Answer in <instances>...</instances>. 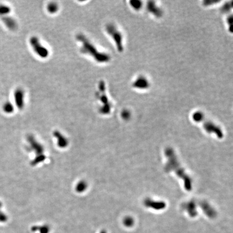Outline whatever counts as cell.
<instances>
[{"label":"cell","instance_id":"7","mask_svg":"<svg viewBox=\"0 0 233 233\" xmlns=\"http://www.w3.org/2000/svg\"><path fill=\"white\" fill-rule=\"evenodd\" d=\"M204 127L207 132L213 133L219 138L223 137V133L221 129L213 123L209 121L205 122L204 124Z\"/></svg>","mask_w":233,"mask_h":233},{"label":"cell","instance_id":"13","mask_svg":"<svg viewBox=\"0 0 233 233\" xmlns=\"http://www.w3.org/2000/svg\"><path fill=\"white\" fill-rule=\"evenodd\" d=\"M147 9L150 13L157 17H160L162 15V10L154 3V2H149L147 5Z\"/></svg>","mask_w":233,"mask_h":233},{"label":"cell","instance_id":"15","mask_svg":"<svg viewBox=\"0 0 233 233\" xmlns=\"http://www.w3.org/2000/svg\"><path fill=\"white\" fill-rule=\"evenodd\" d=\"M11 11V8L10 6L4 4H0V16L1 17L6 16Z\"/></svg>","mask_w":233,"mask_h":233},{"label":"cell","instance_id":"23","mask_svg":"<svg viewBox=\"0 0 233 233\" xmlns=\"http://www.w3.org/2000/svg\"><path fill=\"white\" fill-rule=\"evenodd\" d=\"M122 116L124 119H129L130 117V113H129V111H128L127 110L124 111L122 114Z\"/></svg>","mask_w":233,"mask_h":233},{"label":"cell","instance_id":"5","mask_svg":"<svg viewBox=\"0 0 233 233\" xmlns=\"http://www.w3.org/2000/svg\"><path fill=\"white\" fill-rule=\"evenodd\" d=\"M29 44L32 51L39 58L45 59L48 57L49 51L48 49L42 44L38 37L32 36L29 39Z\"/></svg>","mask_w":233,"mask_h":233},{"label":"cell","instance_id":"3","mask_svg":"<svg viewBox=\"0 0 233 233\" xmlns=\"http://www.w3.org/2000/svg\"><path fill=\"white\" fill-rule=\"evenodd\" d=\"M96 96L97 99L101 104L99 108V112L103 114H107L110 113L112 109V104L106 93V85L104 81H99Z\"/></svg>","mask_w":233,"mask_h":233},{"label":"cell","instance_id":"17","mask_svg":"<svg viewBox=\"0 0 233 233\" xmlns=\"http://www.w3.org/2000/svg\"><path fill=\"white\" fill-rule=\"evenodd\" d=\"M2 109H3V111L5 113H9V114L13 113V112L14 110L13 104L9 101L6 102L3 104Z\"/></svg>","mask_w":233,"mask_h":233},{"label":"cell","instance_id":"4","mask_svg":"<svg viewBox=\"0 0 233 233\" xmlns=\"http://www.w3.org/2000/svg\"><path fill=\"white\" fill-rule=\"evenodd\" d=\"M107 34L113 40L116 48L119 52H122L124 50L123 46V37L122 33L116 26L112 23L107 24L105 27Z\"/></svg>","mask_w":233,"mask_h":233},{"label":"cell","instance_id":"12","mask_svg":"<svg viewBox=\"0 0 233 233\" xmlns=\"http://www.w3.org/2000/svg\"><path fill=\"white\" fill-rule=\"evenodd\" d=\"M2 20L6 27L10 30H15L17 28V23L16 21L11 17L4 16L2 17Z\"/></svg>","mask_w":233,"mask_h":233},{"label":"cell","instance_id":"14","mask_svg":"<svg viewBox=\"0 0 233 233\" xmlns=\"http://www.w3.org/2000/svg\"><path fill=\"white\" fill-rule=\"evenodd\" d=\"M46 10L50 14H56L59 10L58 4L53 2L49 3L46 6Z\"/></svg>","mask_w":233,"mask_h":233},{"label":"cell","instance_id":"8","mask_svg":"<svg viewBox=\"0 0 233 233\" xmlns=\"http://www.w3.org/2000/svg\"><path fill=\"white\" fill-rule=\"evenodd\" d=\"M144 204L146 207L155 210H162L166 207V204L164 202L153 200L150 199H146L144 201Z\"/></svg>","mask_w":233,"mask_h":233},{"label":"cell","instance_id":"6","mask_svg":"<svg viewBox=\"0 0 233 233\" xmlns=\"http://www.w3.org/2000/svg\"><path fill=\"white\" fill-rule=\"evenodd\" d=\"M14 100L16 106L19 110H22L24 106L25 94L24 91L21 88L17 89L14 92Z\"/></svg>","mask_w":233,"mask_h":233},{"label":"cell","instance_id":"24","mask_svg":"<svg viewBox=\"0 0 233 233\" xmlns=\"http://www.w3.org/2000/svg\"><path fill=\"white\" fill-rule=\"evenodd\" d=\"M6 221V217L4 214L2 212V211L0 210V222H4Z\"/></svg>","mask_w":233,"mask_h":233},{"label":"cell","instance_id":"10","mask_svg":"<svg viewBox=\"0 0 233 233\" xmlns=\"http://www.w3.org/2000/svg\"><path fill=\"white\" fill-rule=\"evenodd\" d=\"M200 207L207 217L210 219H214L217 217L216 211L207 202H202L200 204Z\"/></svg>","mask_w":233,"mask_h":233},{"label":"cell","instance_id":"11","mask_svg":"<svg viewBox=\"0 0 233 233\" xmlns=\"http://www.w3.org/2000/svg\"><path fill=\"white\" fill-rule=\"evenodd\" d=\"M183 208L187 212L189 217H197V206L194 201H189L185 203L183 205Z\"/></svg>","mask_w":233,"mask_h":233},{"label":"cell","instance_id":"16","mask_svg":"<svg viewBox=\"0 0 233 233\" xmlns=\"http://www.w3.org/2000/svg\"><path fill=\"white\" fill-rule=\"evenodd\" d=\"M55 135L58 138V144L59 146H61V147H64V146L67 145L68 142L66 139L64 138L61 134H60V133L56 132L55 133Z\"/></svg>","mask_w":233,"mask_h":233},{"label":"cell","instance_id":"1","mask_svg":"<svg viewBox=\"0 0 233 233\" xmlns=\"http://www.w3.org/2000/svg\"><path fill=\"white\" fill-rule=\"evenodd\" d=\"M76 39L79 43L80 51L81 54L90 56L98 63H106L110 61V55L99 51L96 45L83 34H77Z\"/></svg>","mask_w":233,"mask_h":233},{"label":"cell","instance_id":"22","mask_svg":"<svg viewBox=\"0 0 233 233\" xmlns=\"http://www.w3.org/2000/svg\"><path fill=\"white\" fill-rule=\"evenodd\" d=\"M232 7V3H230V4L227 3V4H226L222 8V10L223 12H224V13L228 12V11H229L231 9Z\"/></svg>","mask_w":233,"mask_h":233},{"label":"cell","instance_id":"19","mask_svg":"<svg viewBox=\"0 0 233 233\" xmlns=\"http://www.w3.org/2000/svg\"><path fill=\"white\" fill-rule=\"evenodd\" d=\"M193 119L196 122H201L204 120V114L201 112H196L193 114Z\"/></svg>","mask_w":233,"mask_h":233},{"label":"cell","instance_id":"21","mask_svg":"<svg viewBox=\"0 0 233 233\" xmlns=\"http://www.w3.org/2000/svg\"><path fill=\"white\" fill-rule=\"evenodd\" d=\"M86 187L87 184L85 181H81L76 186V191L79 193L83 192L86 188Z\"/></svg>","mask_w":233,"mask_h":233},{"label":"cell","instance_id":"2","mask_svg":"<svg viewBox=\"0 0 233 233\" xmlns=\"http://www.w3.org/2000/svg\"><path fill=\"white\" fill-rule=\"evenodd\" d=\"M166 155L168 159V162L165 166V169L167 172L173 171L178 175L179 178H182L184 181V186L185 189L187 191H191L192 188V180L191 178L188 177L184 172V170L180 166L178 160L175 156L173 150L171 148H168L166 149Z\"/></svg>","mask_w":233,"mask_h":233},{"label":"cell","instance_id":"20","mask_svg":"<svg viewBox=\"0 0 233 233\" xmlns=\"http://www.w3.org/2000/svg\"><path fill=\"white\" fill-rule=\"evenodd\" d=\"M130 5L134 9L139 10L142 6V2L140 1H130Z\"/></svg>","mask_w":233,"mask_h":233},{"label":"cell","instance_id":"9","mask_svg":"<svg viewBox=\"0 0 233 233\" xmlns=\"http://www.w3.org/2000/svg\"><path fill=\"white\" fill-rule=\"evenodd\" d=\"M133 86L138 89L144 90L149 86V83L146 78L143 76H139L133 82Z\"/></svg>","mask_w":233,"mask_h":233},{"label":"cell","instance_id":"18","mask_svg":"<svg viewBox=\"0 0 233 233\" xmlns=\"http://www.w3.org/2000/svg\"><path fill=\"white\" fill-rule=\"evenodd\" d=\"M123 224L127 228H131L133 226L134 224V220L132 217H127L123 220Z\"/></svg>","mask_w":233,"mask_h":233}]
</instances>
